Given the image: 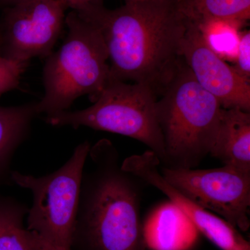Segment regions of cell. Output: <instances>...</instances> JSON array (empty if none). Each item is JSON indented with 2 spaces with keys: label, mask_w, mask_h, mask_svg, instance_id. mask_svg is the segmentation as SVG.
<instances>
[{
  "label": "cell",
  "mask_w": 250,
  "mask_h": 250,
  "mask_svg": "<svg viewBox=\"0 0 250 250\" xmlns=\"http://www.w3.org/2000/svg\"><path fill=\"white\" fill-rule=\"evenodd\" d=\"M72 10L98 28L110 60V79L148 85L160 97L184 62L188 20L176 0L125 1L108 9L102 0Z\"/></svg>",
  "instance_id": "6da1fadb"
},
{
  "label": "cell",
  "mask_w": 250,
  "mask_h": 250,
  "mask_svg": "<svg viewBox=\"0 0 250 250\" xmlns=\"http://www.w3.org/2000/svg\"><path fill=\"white\" fill-rule=\"evenodd\" d=\"M1 34H0V48H1Z\"/></svg>",
  "instance_id": "7402d4cb"
},
{
  "label": "cell",
  "mask_w": 250,
  "mask_h": 250,
  "mask_svg": "<svg viewBox=\"0 0 250 250\" xmlns=\"http://www.w3.org/2000/svg\"><path fill=\"white\" fill-rule=\"evenodd\" d=\"M27 206L10 197H0V250H29L24 238Z\"/></svg>",
  "instance_id": "9a60e30c"
},
{
  "label": "cell",
  "mask_w": 250,
  "mask_h": 250,
  "mask_svg": "<svg viewBox=\"0 0 250 250\" xmlns=\"http://www.w3.org/2000/svg\"><path fill=\"white\" fill-rule=\"evenodd\" d=\"M172 187L205 209L247 231L250 227V169L224 165L197 170L163 167Z\"/></svg>",
  "instance_id": "52a82bcc"
},
{
  "label": "cell",
  "mask_w": 250,
  "mask_h": 250,
  "mask_svg": "<svg viewBox=\"0 0 250 250\" xmlns=\"http://www.w3.org/2000/svg\"><path fill=\"white\" fill-rule=\"evenodd\" d=\"M24 238L29 250H65L54 246L33 231L25 229Z\"/></svg>",
  "instance_id": "d6986e66"
},
{
  "label": "cell",
  "mask_w": 250,
  "mask_h": 250,
  "mask_svg": "<svg viewBox=\"0 0 250 250\" xmlns=\"http://www.w3.org/2000/svg\"><path fill=\"white\" fill-rule=\"evenodd\" d=\"M161 162L152 151L133 155L122 162L125 170L137 176L167 197L194 226L221 250H250V242L238 229L226 220L205 209L167 182L159 170Z\"/></svg>",
  "instance_id": "30bf717a"
},
{
  "label": "cell",
  "mask_w": 250,
  "mask_h": 250,
  "mask_svg": "<svg viewBox=\"0 0 250 250\" xmlns=\"http://www.w3.org/2000/svg\"><path fill=\"white\" fill-rule=\"evenodd\" d=\"M208 154L223 165L250 169V112L222 108Z\"/></svg>",
  "instance_id": "7c38bea8"
},
{
  "label": "cell",
  "mask_w": 250,
  "mask_h": 250,
  "mask_svg": "<svg viewBox=\"0 0 250 250\" xmlns=\"http://www.w3.org/2000/svg\"><path fill=\"white\" fill-rule=\"evenodd\" d=\"M28 63L6 58L0 52V96L19 86Z\"/></svg>",
  "instance_id": "e0dca14e"
},
{
  "label": "cell",
  "mask_w": 250,
  "mask_h": 250,
  "mask_svg": "<svg viewBox=\"0 0 250 250\" xmlns=\"http://www.w3.org/2000/svg\"><path fill=\"white\" fill-rule=\"evenodd\" d=\"M177 1H184V0H176Z\"/></svg>",
  "instance_id": "603a6c76"
},
{
  "label": "cell",
  "mask_w": 250,
  "mask_h": 250,
  "mask_svg": "<svg viewBox=\"0 0 250 250\" xmlns=\"http://www.w3.org/2000/svg\"><path fill=\"white\" fill-rule=\"evenodd\" d=\"M177 3L186 17L197 24L225 21L243 24L250 18V0H184Z\"/></svg>",
  "instance_id": "5bb4252c"
},
{
  "label": "cell",
  "mask_w": 250,
  "mask_h": 250,
  "mask_svg": "<svg viewBox=\"0 0 250 250\" xmlns=\"http://www.w3.org/2000/svg\"><path fill=\"white\" fill-rule=\"evenodd\" d=\"M90 147L88 141L78 145L63 166L42 177L11 172L12 182L32 193L26 229L63 250H72L82 176Z\"/></svg>",
  "instance_id": "8992f818"
},
{
  "label": "cell",
  "mask_w": 250,
  "mask_h": 250,
  "mask_svg": "<svg viewBox=\"0 0 250 250\" xmlns=\"http://www.w3.org/2000/svg\"><path fill=\"white\" fill-rule=\"evenodd\" d=\"M181 52L194 79L217 99L222 108L250 112V81L215 54L197 24L189 20Z\"/></svg>",
  "instance_id": "9c48e42d"
},
{
  "label": "cell",
  "mask_w": 250,
  "mask_h": 250,
  "mask_svg": "<svg viewBox=\"0 0 250 250\" xmlns=\"http://www.w3.org/2000/svg\"><path fill=\"white\" fill-rule=\"evenodd\" d=\"M1 2L4 3V4H6L9 5V6H11V5L16 4V2H18L20 0H0Z\"/></svg>",
  "instance_id": "44dd1931"
},
{
  "label": "cell",
  "mask_w": 250,
  "mask_h": 250,
  "mask_svg": "<svg viewBox=\"0 0 250 250\" xmlns=\"http://www.w3.org/2000/svg\"><path fill=\"white\" fill-rule=\"evenodd\" d=\"M160 97L156 106L165 149L163 167L193 169L209 152L223 108L184 62Z\"/></svg>",
  "instance_id": "277c9868"
},
{
  "label": "cell",
  "mask_w": 250,
  "mask_h": 250,
  "mask_svg": "<svg viewBox=\"0 0 250 250\" xmlns=\"http://www.w3.org/2000/svg\"><path fill=\"white\" fill-rule=\"evenodd\" d=\"M195 23V22H194ZM206 42L223 60L236 58L240 32L243 24L225 21H208L197 24Z\"/></svg>",
  "instance_id": "2e32d148"
},
{
  "label": "cell",
  "mask_w": 250,
  "mask_h": 250,
  "mask_svg": "<svg viewBox=\"0 0 250 250\" xmlns=\"http://www.w3.org/2000/svg\"><path fill=\"white\" fill-rule=\"evenodd\" d=\"M67 9L62 0H20L9 6L0 30L1 54L19 62L48 57L62 33Z\"/></svg>",
  "instance_id": "ba28073f"
},
{
  "label": "cell",
  "mask_w": 250,
  "mask_h": 250,
  "mask_svg": "<svg viewBox=\"0 0 250 250\" xmlns=\"http://www.w3.org/2000/svg\"><path fill=\"white\" fill-rule=\"evenodd\" d=\"M199 233L171 202L158 207L143 224L145 242L151 250H190L196 246Z\"/></svg>",
  "instance_id": "8fae6325"
},
{
  "label": "cell",
  "mask_w": 250,
  "mask_h": 250,
  "mask_svg": "<svg viewBox=\"0 0 250 250\" xmlns=\"http://www.w3.org/2000/svg\"><path fill=\"white\" fill-rule=\"evenodd\" d=\"M66 4L68 9H71L77 5L84 4V3L90 2V1H98V0H62ZM125 1H139V0H125Z\"/></svg>",
  "instance_id": "ffe728a7"
},
{
  "label": "cell",
  "mask_w": 250,
  "mask_h": 250,
  "mask_svg": "<svg viewBox=\"0 0 250 250\" xmlns=\"http://www.w3.org/2000/svg\"><path fill=\"white\" fill-rule=\"evenodd\" d=\"M82 176L72 250H146L141 218L144 182L125 170L111 141L90 147Z\"/></svg>",
  "instance_id": "7a4b0ae2"
},
{
  "label": "cell",
  "mask_w": 250,
  "mask_h": 250,
  "mask_svg": "<svg viewBox=\"0 0 250 250\" xmlns=\"http://www.w3.org/2000/svg\"><path fill=\"white\" fill-rule=\"evenodd\" d=\"M36 104L0 106V187L12 182L11 161L18 147L28 137L31 123L38 116Z\"/></svg>",
  "instance_id": "4fadbf2b"
},
{
  "label": "cell",
  "mask_w": 250,
  "mask_h": 250,
  "mask_svg": "<svg viewBox=\"0 0 250 250\" xmlns=\"http://www.w3.org/2000/svg\"><path fill=\"white\" fill-rule=\"evenodd\" d=\"M65 24L63 44L47 57L44 65L45 93L36 103L38 115L66 111L83 95L93 103L110 79L108 51L98 28L72 9Z\"/></svg>",
  "instance_id": "3957f363"
},
{
  "label": "cell",
  "mask_w": 250,
  "mask_h": 250,
  "mask_svg": "<svg viewBox=\"0 0 250 250\" xmlns=\"http://www.w3.org/2000/svg\"><path fill=\"white\" fill-rule=\"evenodd\" d=\"M235 65L232 66L238 75L243 78L250 79V32L240 33Z\"/></svg>",
  "instance_id": "ac0fdd59"
},
{
  "label": "cell",
  "mask_w": 250,
  "mask_h": 250,
  "mask_svg": "<svg viewBox=\"0 0 250 250\" xmlns=\"http://www.w3.org/2000/svg\"><path fill=\"white\" fill-rule=\"evenodd\" d=\"M158 97L148 85L109 79L90 107L45 117L47 124L86 126L137 140L149 148L160 162L165 155L157 115Z\"/></svg>",
  "instance_id": "5b68a950"
}]
</instances>
